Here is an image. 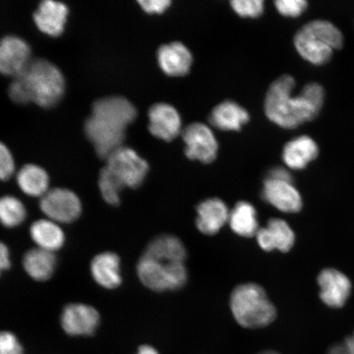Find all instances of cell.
I'll return each mask as SVG.
<instances>
[{"label": "cell", "mask_w": 354, "mask_h": 354, "mask_svg": "<svg viewBox=\"0 0 354 354\" xmlns=\"http://www.w3.org/2000/svg\"><path fill=\"white\" fill-rule=\"evenodd\" d=\"M187 256L178 238L170 234L155 238L137 265L140 281L156 292L180 289L187 281Z\"/></svg>", "instance_id": "obj_1"}, {"label": "cell", "mask_w": 354, "mask_h": 354, "mask_svg": "<svg viewBox=\"0 0 354 354\" xmlns=\"http://www.w3.org/2000/svg\"><path fill=\"white\" fill-rule=\"evenodd\" d=\"M136 116L134 105L124 97H105L95 102L85 123V133L100 158L106 160L122 147L127 128Z\"/></svg>", "instance_id": "obj_2"}, {"label": "cell", "mask_w": 354, "mask_h": 354, "mask_svg": "<svg viewBox=\"0 0 354 354\" xmlns=\"http://www.w3.org/2000/svg\"><path fill=\"white\" fill-rule=\"evenodd\" d=\"M64 91L65 80L61 71L46 59H35L15 77L8 95L17 104L34 103L50 108L63 98Z\"/></svg>", "instance_id": "obj_3"}, {"label": "cell", "mask_w": 354, "mask_h": 354, "mask_svg": "<svg viewBox=\"0 0 354 354\" xmlns=\"http://www.w3.org/2000/svg\"><path fill=\"white\" fill-rule=\"evenodd\" d=\"M295 86V79L284 75L272 84L266 96V114L285 129H294L312 121L320 112L301 93L298 96L292 95Z\"/></svg>", "instance_id": "obj_4"}, {"label": "cell", "mask_w": 354, "mask_h": 354, "mask_svg": "<svg viewBox=\"0 0 354 354\" xmlns=\"http://www.w3.org/2000/svg\"><path fill=\"white\" fill-rule=\"evenodd\" d=\"M234 319L245 328H261L275 320L277 310L263 287L254 283L239 286L231 296Z\"/></svg>", "instance_id": "obj_5"}, {"label": "cell", "mask_w": 354, "mask_h": 354, "mask_svg": "<svg viewBox=\"0 0 354 354\" xmlns=\"http://www.w3.org/2000/svg\"><path fill=\"white\" fill-rule=\"evenodd\" d=\"M105 161V167L124 188L139 187L149 171L147 162L135 150L125 146L115 150Z\"/></svg>", "instance_id": "obj_6"}, {"label": "cell", "mask_w": 354, "mask_h": 354, "mask_svg": "<svg viewBox=\"0 0 354 354\" xmlns=\"http://www.w3.org/2000/svg\"><path fill=\"white\" fill-rule=\"evenodd\" d=\"M39 207L48 219L57 223H70L82 214V205L79 197L69 189L55 188L41 197Z\"/></svg>", "instance_id": "obj_7"}, {"label": "cell", "mask_w": 354, "mask_h": 354, "mask_svg": "<svg viewBox=\"0 0 354 354\" xmlns=\"http://www.w3.org/2000/svg\"><path fill=\"white\" fill-rule=\"evenodd\" d=\"M185 153L192 160L210 163L218 154V145L214 133L202 123L190 124L183 132Z\"/></svg>", "instance_id": "obj_8"}, {"label": "cell", "mask_w": 354, "mask_h": 354, "mask_svg": "<svg viewBox=\"0 0 354 354\" xmlns=\"http://www.w3.org/2000/svg\"><path fill=\"white\" fill-rule=\"evenodd\" d=\"M97 310L84 304L66 305L61 315V325L66 334L87 336L95 333L100 324Z\"/></svg>", "instance_id": "obj_9"}, {"label": "cell", "mask_w": 354, "mask_h": 354, "mask_svg": "<svg viewBox=\"0 0 354 354\" xmlns=\"http://www.w3.org/2000/svg\"><path fill=\"white\" fill-rule=\"evenodd\" d=\"M32 50L24 39L8 35L0 39V74L17 77L32 60Z\"/></svg>", "instance_id": "obj_10"}, {"label": "cell", "mask_w": 354, "mask_h": 354, "mask_svg": "<svg viewBox=\"0 0 354 354\" xmlns=\"http://www.w3.org/2000/svg\"><path fill=\"white\" fill-rule=\"evenodd\" d=\"M322 302L330 308H342L351 293V282L342 272L333 268L323 270L317 277Z\"/></svg>", "instance_id": "obj_11"}, {"label": "cell", "mask_w": 354, "mask_h": 354, "mask_svg": "<svg viewBox=\"0 0 354 354\" xmlns=\"http://www.w3.org/2000/svg\"><path fill=\"white\" fill-rule=\"evenodd\" d=\"M262 197L266 202L287 214H295L303 207L302 197L298 189L288 181L266 179Z\"/></svg>", "instance_id": "obj_12"}, {"label": "cell", "mask_w": 354, "mask_h": 354, "mask_svg": "<svg viewBox=\"0 0 354 354\" xmlns=\"http://www.w3.org/2000/svg\"><path fill=\"white\" fill-rule=\"evenodd\" d=\"M149 130L158 139L170 142L180 134V117L175 108L167 104H156L149 111Z\"/></svg>", "instance_id": "obj_13"}, {"label": "cell", "mask_w": 354, "mask_h": 354, "mask_svg": "<svg viewBox=\"0 0 354 354\" xmlns=\"http://www.w3.org/2000/svg\"><path fill=\"white\" fill-rule=\"evenodd\" d=\"M295 44L299 54L313 64L328 63L333 55V48L310 26L308 28V24L304 26L296 34Z\"/></svg>", "instance_id": "obj_14"}, {"label": "cell", "mask_w": 354, "mask_h": 354, "mask_svg": "<svg viewBox=\"0 0 354 354\" xmlns=\"http://www.w3.org/2000/svg\"><path fill=\"white\" fill-rule=\"evenodd\" d=\"M259 245L265 251L279 250L286 253L293 248L295 234L286 221L272 218L256 234Z\"/></svg>", "instance_id": "obj_15"}, {"label": "cell", "mask_w": 354, "mask_h": 354, "mask_svg": "<svg viewBox=\"0 0 354 354\" xmlns=\"http://www.w3.org/2000/svg\"><path fill=\"white\" fill-rule=\"evenodd\" d=\"M68 8L64 3L46 0L39 3L34 12V21L39 30L50 37L64 32Z\"/></svg>", "instance_id": "obj_16"}, {"label": "cell", "mask_w": 354, "mask_h": 354, "mask_svg": "<svg viewBox=\"0 0 354 354\" xmlns=\"http://www.w3.org/2000/svg\"><path fill=\"white\" fill-rule=\"evenodd\" d=\"M230 211L225 203L218 198L206 199L197 207L196 225L198 231L214 236L229 221Z\"/></svg>", "instance_id": "obj_17"}, {"label": "cell", "mask_w": 354, "mask_h": 354, "mask_svg": "<svg viewBox=\"0 0 354 354\" xmlns=\"http://www.w3.org/2000/svg\"><path fill=\"white\" fill-rule=\"evenodd\" d=\"M158 61L168 76L183 77L192 68L193 57L188 48L180 42H172L159 48Z\"/></svg>", "instance_id": "obj_18"}, {"label": "cell", "mask_w": 354, "mask_h": 354, "mask_svg": "<svg viewBox=\"0 0 354 354\" xmlns=\"http://www.w3.org/2000/svg\"><path fill=\"white\" fill-rule=\"evenodd\" d=\"M121 261L113 252H104L95 257L91 265L93 278L105 289L112 290L122 284Z\"/></svg>", "instance_id": "obj_19"}, {"label": "cell", "mask_w": 354, "mask_h": 354, "mask_svg": "<svg viewBox=\"0 0 354 354\" xmlns=\"http://www.w3.org/2000/svg\"><path fill=\"white\" fill-rule=\"evenodd\" d=\"M319 149L315 141L309 136H299L287 143L283 150V160L287 167L301 170L315 160Z\"/></svg>", "instance_id": "obj_20"}, {"label": "cell", "mask_w": 354, "mask_h": 354, "mask_svg": "<svg viewBox=\"0 0 354 354\" xmlns=\"http://www.w3.org/2000/svg\"><path fill=\"white\" fill-rule=\"evenodd\" d=\"M250 120V115L241 105L225 101L212 110L209 121L221 131H239Z\"/></svg>", "instance_id": "obj_21"}, {"label": "cell", "mask_w": 354, "mask_h": 354, "mask_svg": "<svg viewBox=\"0 0 354 354\" xmlns=\"http://www.w3.org/2000/svg\"><path fill=\"white\" fill-rule=\"evenodd\" d=\"M30 236L39 249L54 251L64 245L65 234L59 224L52 220L41 219L35 221L30 228Z\"/></svg>", "instance_id": "obj_22"}, {"label": "cell", "mask_w": 354, "mask_h": 354, "mask_svg": "<svg viewBox=\"0 0 354 354\" xmlns=\"http://www.w3.org/2000/svg\"><path fill=\"white\" fill-rule=\"evenodd\" d=\"M56 257L53 252L42 249H32L26 252L24 267L26 273L35 281L48 280L55 273Z\"/></svg>", "instance_id": "obj_23"}, {"label": "cell", "mask_w": 354, "mask_h": 354, "mask_svg": "<svg viewBox=\"0 0 354 354\" xmlns=\"http://www.w3.org/2000/svg\"><path fill=\"white\" fill-rule=\"evenodd\" d=\"M229 223L232 231L243 237H253L260 229L255 207L245 201L236 203L230 212Z\"/></svg>", "instance_id": "obj_24"}, {"label": "cell", "mask_w": 354, "mask_h": 354, "mask_svg": "<svg viewBox=\"0 0 354 354\" xmlns=\"http://www.w3.org/2000/svg\"><path fill=\"white\" fill-rule=\"evenodd\" d=\"M17 184L22 192L32 197H43L48 192L50 178L42 167L25 165L17 176Z\"/></svg>", "instance_id": "obj_25"}, {"label": "cell", "mask_w": 354, "mask_h": 354, "mask_svg": "<svg viewBox=\"0 0 354 354\" xmlns=\"http://www.w3.org/2000/svg\"><path fill=\"white\" fill-rule=\"evenodd\" d=\"M26 207L19 198L6 196L0 198V223L8 228L16 227L26 219Z\"/></svg>", "instance_id": "obj_26"}, {"label": "cell", "mask_w": 354, "mask_h": 354, "mask_svg": "<svg viewBox=\"0 0 354 354\" xmlns=\"http://www.w3.org/2000/svg\"><path fill=\"white\" fill-rule=\"evenodd\" d=\"M99 187L102 196L109 205L118 206L120 203V193L124 188L123 185L106 167L102 168L100 172Z\"/></svg>", "instance_id": "obj_27"}, {"label": "cell", "mask_w": 354, "mask_h": 354, "mask_svg": "<svg viewBox=\"0 0 354 354\" xmlns=\"http://www.w3.org/2000/svg\"><path fill=\"white\" fill-rule=\"evenodd\" d=\"M231 4L234 11L243 17H258L263 12L261 0H234Z\"/></svg>", "instance_id": "obj_28"}, {"label": "cell", "mask_w": 354, "mask_h": 354, "mask_svg": "<svg viewBox=\"0 0 354 354\" xmlns=\"http://www.w3.org/2000/svg\"><path fill=\"white\" fill-rule=\"evenodd\" d=\"M275 4L281 15L290 17L300 16L308 8L304 0H278Z\"/></svg>", "instance_id": "obj_29"}, {"label": "cell", "mask_w": 354, "mask_h": 354, "mask_svg": "<svg viewBox=\"0 0 354 354\" xmlns=\"http://www.w3.org/2000/svg\"><path fill=\"white\" fill-rule=\"evenodd\" d=\"M0 354H24L15 334L8 331L0 332Z\"/></svg>", "instance_id": "obj_30"}, {"label": "cell", "mask_w": 354, "mask_h": 354, "mask_svg": "<svg viewBox=\"0 0 354 354\" xmlns=\"http://www.w3.org/2000/svg\"><path fill=\"white\" fill-rule=\"evenodd\" d=\"M15 171V160L7 146L0 142V180H7Z\"/></svg>", "instance_id": "obj_31"}, {"label": "cell", "mask_w": 354, "mask_h": 354, "mask_svg": "<svg viewBox=\"0 0 354 354\" xmlns=\"http://www.w3.org/2000/svg\"><path fill=\"white\" fill-rule=\"evenodd\" d=\"M301 95L305 99H307L318 111L321 110L323 102H324L325 92L319 84H308V85L304 87L303 91H301Z\"/></svg>", "instance_id": "obj_32"}, {"label": "cell", "mask_w": 354, "mask_h": 354, "mask_svg": "<svg viewBox=\"0 0 354 354\" xmlns=\"http://www.w3.org/2000/svg\"><path fill=\"white\" fill-rule=\"evenodd\" d=\"M171 2L168 0H140L139 4L143 10L149 15H160L165 12L171 6Z\"/></svg>", "instance_id": "obj_33"}, {"label": "cell", "mask_w": 354, "mask_h": 354, "mask_svg": "<svg viewBox=\"0 0 354 354\" xmlns=\"http://www.w3.org/2000/svg\"><path fill=\"white\" fill-rule=\"evenodd\" d=\"M268 178L288 181V183H292V180H293L290 172L285 169L284 167H274L272 170H270L268 172Z\"/></svg>", "instance_id": "obj_34"}, {"label": "cell", "mask_w": 354, "mask_h": 354, "mask_svg": "<svg viewBox=\"0 0 354 354\" xmlns=\"http://www.w3.org/2000/svg\"><path fill=\"white\" fill-rule=\"evenodd\" d=\"M11 266L10 253L8 247L0 242V275L3 271L10 269Z\"/></svg>", "instance_id": "obj_35"}, {"label": "cell", "mask_w": 354, "mask_h": 354, "mask_svg": "<svg viewBox=\"0 0 354 354\" xmlns=\"http://www.w3.org/2000/svg\"><path fill=\"white\" fill-rule=\"evenodd\" d=\"M327 354H351V353L349 352L346 345L343 343L334 345L329 349Z\"/></svg>", "instance_id": "obj_36"}, {"label": "cell", "mask_w": 354, "mask_h": 354, "mask_svg": "<svg viewBox=\"0 0 354 354\" xmlns=\"http://www.w3.org/2000/svg\"><path fill=\"white\" fill-rule=\"evenodd\" d=\"M136 354H158V353L153 347L149 346V345H143V346L140 347L139 351Z\"/></svg>", "instance_id": "obj_37"}, {"label": "cell", "mask_w": 354, "mask_h": 354, "mask_svg": "<svg viewBox=\"0 0 354 354\" xmlns=\"http://www.w3.org/2000/svg\"><path fill=\"white\" fill-rule=\"evenodd\" d=\"M351 354H354V333L344 342Z\"/></svg>", "instance_id": "obj_38"}, {"label": "cell", "mask_w": 354, "mask_h": 354, "mask_svg": "<svg viewBox=\"0 0 354 354\" xmlns=\"http://www.w3.org/2000/svg\"><path fill=\"white\" fill-rule=\"evenodd\" d=\"M260 354H279L276 352H272V351H267V352H263L262 353H260Z\"/></svg>", "instance_id": "obj_39"}]
</instances>
